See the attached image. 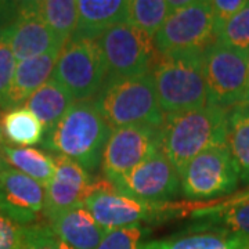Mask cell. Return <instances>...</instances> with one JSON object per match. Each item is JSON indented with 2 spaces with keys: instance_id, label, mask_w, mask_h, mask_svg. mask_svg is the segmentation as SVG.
<instances>
[{
  "instance_id": "cell-1",
  "label": "cell",
  "mask_w": 249,
  "mask_h": 249,
  "mask_svg": "<svg viewBox=\"0 0 249 249\" xmlns=\"http://www.w3.org/2000/svg\"><path fill=\"white\" fill-rule=\"evenodd\" d=\"M111 132L112 129L91 98L75 101L42 142L46 148L75 160L86 172H94L101 166Z\"/></svg>"
},
{
  "instance_id": "cell-2",
  "label": "cell",
  "mask_w": 249,
  "mask_h": 249,
  "mask_svg": "<svg viewBox=\"0 0 249 249\" xmlns=\"http://www.w3.org/2000/svg\"><path fill=\"white\" fill-rule=\"evenodd\" d=\"M229 109L206 107L165 116L160 127V151L180 172L201 152L226 144Z\"/></svg>"
},
{
  "instance_id": "cell-3",
  "label": "cell",
  "mask_w": 249,
  "mask_h": 249,
  "mask_svg": "<svg viewBox=\"0 0 249 249\" xmlns=\"http://www.w3.org/2000/svg\"><path fill=\"white\" fill-rule=\"evenodd\" d=\"M204 52L160 54L157 57L151 75L165 116L208 106Z\"/></svg>"
},
{
  "instance_id": "cell-4",
  "label": "cell",
  "mask_w": 249,
  "mask_h": 249,
  "mask_svg": "<svg viewBox=\"0 0 249 249\" xmlns=\"http://www.w3.org/2000/svg\"><path fill=\"white\" fill-rule=\"evenodd\" d=\"M93 100L111 129L132 124L162 127L165 122L151 73L106 80Z\"/></svg>"
},
{
  "instance_id": "cell-5",
  "label": "cell",
  "mask_w": 249,
  "mask_h": 249,
  "mask_svg": "<svg viewBox=\"0 0 249 249\" xmlns=\"http://www.w3.org/2000/svg\"><path fill=\"white\" fill-rule=\"evenodd\" d=\"M107 79H124L151 73L157 60L154 37L127 21L108 29L97 39Z\"/></svg>"
},
{
  "instance_id": "cell-6",
  "label": "cell",
  "mask_w": 249,
  "mask_h": 249,
  "mask_svg": "<svg viewBox=\"0 0 249 249\" xmlns=\"http://www.w3.org/2000/svg\"><path fill=\"white\" fill-rule=\"evenodd\" d=\"M208 106L230 109L244 103L248 83L249 52L214 40L202 55Z\"/></svg>"
},
{
  "instance_id": "cell-7",
  "label": "cell",
  "mask_w": 249,
  "mask_h": 249,
  "mask_svg": "<svg viewBox=\"0 0 249 249\" xmlns=\"http://www.w3.org/2000/svg\"><path fill=\"white\" fill-rule=\"evenodd\" d=\"M214 40L216 28L209 0H193L190 6L173 11L154 36L160 54L204 52Z\"/></svg>"
},
{
  "instance_id": "cell-8",
  "label": "cell",
  "mask_w": 249,
  "mask_h": 249,
  "mask_svg": "<svg viewBox=\"0 0 249 249\" xmlns=\"http://www.w3.org/2000/svg\"><path fill=\"white\" fill-rule=\"evenodd\" d=\"M52 78L68 90L75 101L96 97L107 79L97 40H70L62 47Z\"/></svg>"
},
{
  "instance_id": "cell-9",
  "label": "cell",
  "mask_w": 249,
  "mask_h": 249,
  "mask_svg": "<svg viewBox=\"0 0 249 249\" xmlns=\"http://www.w3.org/2000/svg\"><path fill=\"white\" fill-rule=\"evenodd\" d=\"M238 183V172L227 144L205 150L180 172L181 194L188 199H211L229 196Z\"/></svg>"
},
{
  "instance_id": "cell-10",
  "label": "cell",
  "mask_w": 249,
  "mask_h": 249,
  "mask_svg": "<svg viewBox=\"0 0 249 249\" xmlns=\"http://www.w3.org/2000/svg\"><path fill=\"white\" fill-rule=\"evenodd\" d=\"M160 150V127L132 124L112 129L101 158V172L108 181L118 180Z\"/></svg>"
},
{
  "instance_id": "cell-11",
  "label": "cell",
  "mask_w": 249,
  "mask_h": 249,
  "mask_svg": "<svg viewBox=\"0 0 249 249\" xmlns=\"http://www.w3.org/2000/svg\"><path fill=\"white\" fill-rule=\"evenodd\" d=\"M54 163V176L45 187L43 216L49 222L67 211L83 205L91 194L97 191H116L114 184L107 178L103 181H93L79 163L67 157L57 155Z\"/></svg>"
},
{
  "instance_id": "cell-12",
  "label": "cell",
  "mask_w": 249,
  "mask_h": 249,
  "mask_svg": "<svg viewBox=\"0 0 249 249\" xmlns=\"http://www.w3.org/2000/svg\"><path fill=\"white\" fill-rule=\"evenodd\" d=\"M114 187L122 196L151 205L173 199L181 191L178 172L160 150L118 180Z\"/></svg>"
},
{
  "instance_id": "cell-13",
  "label": "cell",
  "mask_w": 249,
  "mask_h": 249,
  "mask_svg": "<svg viewBox=\"0 0 249 249\" xmlns=\"http://www.w3.org/2000/svg\"><path fill=\"white\" fill-rule=\"evenodd\" d=\"M45 186L9 166L0 172V213L21 226H34L45 212Z\"/></svg>"
},
{
  "instance_id": "cell-14",
  "label": "cell",
  "mask_w": 249,
  "mask_h": 249,
  "mask_svg": "<svg viewBox=\"0 0 249 249\" xmlns=\"http://www.w3.org/2000/svg\"><path fill=\"white\" fill-rule=\"evenodd\" d=\"M10 29L11 47L17 62L62 50L65 46L37 14L34 1H19L17 17L10 24Z\"/></svg>"
},
{
  "instance_id": "cell-15",
  "label": "cell",
  "mask_w": 249,
  "mask_h": 249,
  "mask_svg": "<svg viewBox=\"0 0 249 249\" xmlns=\"http://www.w3.org/2000/svg\"><path fill=\"white\" fill-rule=\"evenodd\" d=\"M83 206L107 232L139 226L154 216L151 204L122 196L118 191H97L85 201Z\"/></svg>"
},
{
  "instance_id": "cell-16",
  "label": "cell",
  "mask_w": 249,
  "mask_h": 249,
  "mask_svg": "<svg viewBox=\"0 0 249 249\" xmlns=\"http://www.w3.org/2000/svg\"><path fill=\"white\" fill-rule=\"evenodd\" d=\"M60 53L61 50H53L27 61L17 62L9 93L0 108L10 111L24 107L28 98L52 78Z\"/></svg>"
},
{
  "instance_id": "cell-17",
  "label": "cell",
  "mask_w": 249,
  "mask_h": 249,
  "mask_svg": "<svg viewBox=\"0 0 249 249\" xmlns=\"http://www.w3.org/2000/svg\"><path fill=\"white\" fill-rule=\"evenodd\" d=\"M126 21L124 0H78V24L71 40H97L108 29Z\"/></svg>"
},
{
  "instance_id": "cell-18",
  "label": "cell",
  "mask_w": 249,
  "mask_h": 249,
  "mask_svg": "<svg viewBox=\"0 0 249 249\" xmlns=\"http://www.w3.org/2000/svg\"><path fill=\"white\" fill-rule=\"evenodd\" d=\"M49 227L73 249H97L107 234L83 205L57 216Z\"/></svg>"
},
{
  "instance_id": "cell-19",
  "label": "cell",
  "mask_w": 249,
  "mask_h": 249,
  "mask_svg": "<svg viewBox=\"0 0 249 249\" xmlns=\"http://www.w3.org/2000/svg\"><path fill=\"white\" fill-rule=\"evenodd\" d=\"M73 103L75 98L72 97L71 93L57 80L50 78L28 98L24 107L28 108L40 121L47 134L60 122V119L73 106Z\"/></svg>"
},
{
  "instance_id": "cell-20",
  "label": "cell",
  "mask_w": 249,
  "mask_h": 249,
  "mask_svg": "<svg viewBox=\"0 0 249 249\" xmlns=\"http://www.w3.org/2000/svg\"><path fill=\"white\" fill-rule=\"evenodd\" d=\"M226 144L240 181L249 184V103H240L229 109Z\"/></svg>"
},
{
  "instance_id": "cell-21",
  "label": "cell",
  "mask_w": 249,
  "mask_h": 249,
  "mask_svg": "<svg viewBox=\"0 0 249 249\" xmlns=\"http://www.w3.org/2000/svg\"><path fill=\"white\" fill-rule=\"evenodd\" d=\"M198 216L204 219L199 230H216L249 244V198L229 206H204Z\"/></svg>"
},
{
  "instance_id": "cell-22",
  "label": "cell",
  "mask_w": 249,
  "mask_h": 249,
  "mask_svg": "<svg viewBox=\"0 0 249 249\" xmlns=\"http://www.w3.org/2000/svg\"><path fill=\"white\" fill-rule=\"evenodd\" d=\"M249 245L227 232L216 230H196L193 234L168 240L150 241L142 244V249H242Z\"/></svg>"
},
{
  "instance_id": "cell-23",
  "label": "cell",
  "mask_w": 249,
  "mask_h": 249,
  "mask_svg": "<svg viewBox=\"0 0 249 249\" xmlns=\"http://www.w3.org/2000/svg\"><path fill=\"white\" fill-rule=\"evenodd\" d=\"M0 151L10 166L27 175L28 178L36 180L42 186H47V183L54 176V158L49 157L40 150L31 147H13L4 144Z\"/></svg>"
},
{
  "instance_id": "cell-24",
  "label": "cell",
  "mask_w": 249,
  "mask_h": 249,
  "mask_svg": "<svg viewBox=\"0 0 249 249\" xmlns=\"http://www.w3.org/2000/svg\"><path fill=\"white\" fill-rule=\"evenodd\" d=\"M0 129L3 137L17 145L42 142L46 134L43 124L25 107L7 111L0 121Z\"/></svg>"
},
{
  "instance_id": "cell-25",
  "label": "cell",
  "mask_w": 249,
  "mask_h": 249,
  "mask_svg": "<svg viewBox=\"0 0 249 249\" xmlns=\"http://www.w3.org/2000/svg\"><path fill=\"white\" fill-rule=\"evenodd\" d=\"M34 3L46 25L67 45L78 24V0H35Z\"/></svg>"
},
{
  "instance_id": "cell-26",
  "label": "cell",
  "mask_w": 249,
  "mask_h": 249,
  "mask_svg": "<svg viewBox=\"0 0 249 249\" xmlns=\"http://www.w3.org/2000/svg\"><path fill=\"white\" fill-rule=\"evenodd\" d=\"M172 10L165 0H127V22L151 37L165 24Z\"/></svg>"
},
{
  "instance_id": "cell-27",
  "label": "cell",
  "mask_w": 249,
  "mask_h": 249,
  "mask_svg": "<svg viewBox=\"0 0 249 249\" xmlns=\"http://www.w3.org/2000/svg\"><path fill=\"white\" fill-rule=\"evenodd\" d=\"M216 42L241 52H249V1L217 31Z\"/></svg>"
},
{
  "instance_id": "cell-28",
  "label": "cell",
  "mask_w": 249,
  "mask_h": 249,
  "mask_svg": "<svg viewBox=\"0 0 249 249\" xmlns=\"http://www.w3.org/2000/svg\"><path fill=\"white\" fill-rule=\"evenodd\" d=\"M17 67V60L11 47L10 25L0 28V107L7 96Z\"/></svg>"
},
{
  "instance_id": "cell-29",
  "label": "cell",
  "mask_w": 249,
  "mask_h": 249,
  "mask_svg": "<svg viewBox=\"0 0 249 249\" xmlns=\"http://www.w3.org/2000/svg\"><path fill=\"white\" fill-rule=\"evenodd\" d=\"M144 230L142 226H130L108 231L97 249H142Z\"/></svg>"
},
{
  "instance_id": "cell-30",
  "label": "cell",
  "mask_w": 249,
  "mask_h": 249,
  "mask_svg": "<svg viewBox=\"0 0 249 249\" xmlns=\"http://www.w3.org/2000/svg\"><path fill=\"white\" fill-rule=\"evenodd\" d=\"M25 249H73L60 240L47 226H28Z\"/></svg>"
},
{
  "instance_id": "cell-31",
  "label": "cell",
  "mask_w": 249,
  "mask_h": 249,
  "mask_svg": "<svg viewBox=\"0 0 249 249\" xmlns=\"http://www.w3.org/2000/svg\"><path fill=\"white\" fill-rule=\"evenodd\" d=\"M28 226L13 222L0 213V249H25Z\"/></svg>"
},
{
  "instance_id": "cell-32",
  "label": "cell",
  "mask_w": 249,
  "mask_h": 249,
  "mask_svg": "<svg viewBox=\"0 0 249 249\" xmlns=\"http://www.w3.org/2000/svg\"><path fill=\"white\" fill-rule=\"evenodd\" d=\"M216 34L220 28L248 4V0H212Z\"/></svg>"
},
{
  "instance_id": "cell-33",
  "label": "cell",
  "mask_w": 249,
  "mask_h": 249,
  "mask_svg": "<svg viewBox=\"0 0 249 249\" xmlns=\"http://www.w3.org/2000/svg\"><path fill=\"white\" fill-rule=\"evenodd\" d=\"M19 1L0 0V28L10 25L18 14Z\"/></svg>"
},
{
  "instance_id": "cell-34",
  "label": "cell",
  "mask_w": 249,
  "mask_h": 249,
  "mask_svg": "<svg viewBox=\"0 0 249 249\" xmlns=\"http://www.w3.org/2000/svg\"><path fill=\"white\" fill-rule=\"evenodd\" d=\"M248 198H249V188H247V190L241 191L240 194H235V196H229L227 199H224V201H222V202H216L213 206H229V205L237 204V202H241V201L248 199Z\"/></svg>"
},
{
  "instance_id": "cell-35",
  "label": "cell",
  "mask_w": 249,
  "mask_h": 249,
  "mask_svg": "<svg viewBox=\"0 0 249 249\" xmlns=\"http://www.w3.org/2000/svg\"><path fill=\"white\" fill-rule=\"evenodd\" d=\"M191 1H193V0H168L172 13H173V11H176V10L184 9V7H187V6H190V4H191Z\"/></svg>"
},
{
  "instance_id": "cell-36",
  "label": "cell",
  "mask_w": 249,
  "mask_h": 249,
  "mask_svg": "<svg viewBox=\"0 0 249 249\" xmlns=\"http://www.w3.org/2000/svg\"><path fill=\"white\" fill-rule=\"evenodd\" d=\"M10 165L6 162V160H4V157H3V154H1V151H0V172H3L4 169H7Z\"/></svg>"
},
{
  "instance_id": "cell-37",
  "label": "cell",
  "mask_w": 249,
  "mask_h": 249,
  "mask_svg": "<svg viewBox=\"0 0 249 249\" xmlns=\"http://www.w3.org/2000/svg\"><path fill=\"white\" fill-rule=\"evenodd\" d=\"M244 103H249V68H248V83H247V91H245Z\"/></svg>"
},
{
  "instance_id": "cell-38",
  "label": "cell",
  "mask_w": 249,
  "mask_h": 249,
  "mask_svg": "<svg viewBox=\"0 0 249 249\" xmlns=\"http://www.w3.org/2000/svg\"><path fill=\"white\" fill-rule=\"evenodd\" d=\"M6 142H4V137H3V133H1V129H0V150H1V147L4 145Z\"/></svg>"
},
{
  "instance_id": "cell-39",
  "label": "cell",
  "mask_w": 249,
  "mask_h": 249,
  "mask_svg": "<svg viewBox=\"0 0 249 249\" xmlns=\"http://www.w3.org/2000/svg\"><path fill=\"white\" fill-rule=\"evenodd\" d=\"M242 249H249V245H247V247H245V248H242Z\"/></svg>"
}]
</instances>
